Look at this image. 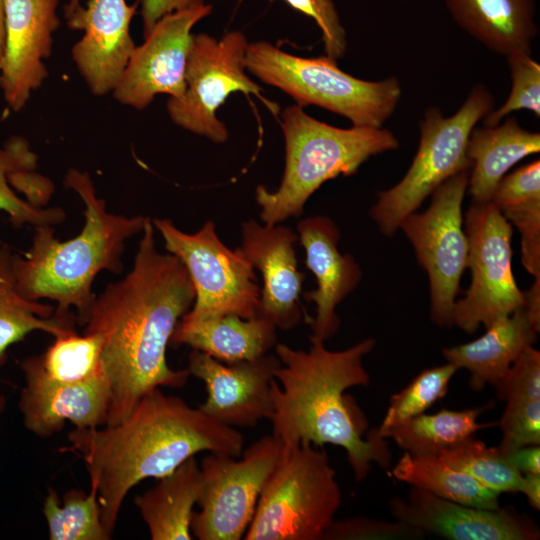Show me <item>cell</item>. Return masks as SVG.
Here are the masks:
<instances>
[{"label":"cell","mask_w":540,"mask_h":540,"mask_svg":"<svg viewBox=\"0 0 540 540\" xmlns=\"http://www.w3.org/2000/svg\"><path fill=\"white\" fill-rule=\"evenodd\" d=\"M25 387L19 398L24 426L39 437H49L69 420L75 428L106 425L110 383L103 371L81 382L58 383L24 373Z\"/></svg>","instance_id":"21"},{"label":"cell","mask_w":540,"mask_h":540,"mask_svg":"<svg viewBox=\"0 0 540 540\" xmlns=\"http://www.w3.org/2000/svg\"><path fill=\"white\" fill-rule=\"evenodd\" d=\"M494 387L500 401L540 400V352L527 347Z\"/></svg>","instance_id":"38"},{"label":"cell","mask_w":540,"mask_h":540,"mask_svg":"<svg viewBox=\"0 0 540 540\" xmlns=\"http://www.w3.org/2000/svg\"><path fill=\"white\" fill-rule=\"evenodd\" d=\"M80 5H81L80 0H67V3L65 5V7H64V14L73 11L74 9L79 7Z\"/></svg>","instance_id":"47"},{"label":"cell","mask_w":540,"mask_h":540,"mask_svg":"<svg viewBox=\"0 0 540 540\" xmlns=\"http://www.w3.org/2000/svg\"><path fill=\"white\" fill-rule=\"evenodd\" d=\"M390 475L411 487L459 504L483 509L500 507V493L449 466L439 456L411 455L405 452L391 469Z\"/></svg>","instance_id":"28"},{"label":"cell","mask_w":540,"mask_h":540,"mask_svg":"<svg viewBox=\"0 0 540 540\" xmlns=\"http://www.w3.org/2000/svg\"><path fill=\"white\" fill-rule=\"evenodd\" d=\"M524 307L526 308L535 329L540 331V278H534V283L524 292Z\"/></svg>","instance_id":"44"},{"label":"cell","mask_w":540,"mask_h":540,"mask_svg":"<svg viewBox=\"0 0 540 540\" xmlns=\"http://www.w3.org/2000/svg\"><path fill=\"white\" fill-rule=\"evenodd\" d=\"M469 250L467 268L471 284L465 296L455 301L452 325L474 333L488 327L524 305V292L512 271V228L491 201L473 203L464 217Z\"/></svg>","instance_id":"12"},{"label":"cell","mask_w":540,"mask_h":540,"mask_svg":"<svg viewBox=\"0 0 540 540\" xmlns=\"http://www.w3.org/2000/svg\"><path fill=\"white\" fill-rule=\"evenodd\" d=\"M43 515L48 525L50 540H107L101 510L94 487L86 493L71 489L60 504L55 490L49 489L43 502Z\"/></svg>","instance_id":"31"},{"label":"cell","mask_w":540,"mask_h":540,"mask_svg":"<svg viewBox=\"0 0 540 540\" xmlns=\"http://www.w3.org/2000/svg\"><path fill=\"white\" fill-rule=\"evenodd\" d=\"M36 166L37 156L25 139L13 137L4 146L0 145V210L8 215L15 227L25 224L53 226L63 222L66 217L59 207L43 208L20 198L11 186L13 174L35 170Z\"/></svg>","instance_id":"32"},{"label":"cell","mask_w":540,"mask_h":540,"mask_svg":"<svg viewBox=\"0 0 540 540\" xmlns=\"http://www.w3.org/2000/svg\"><path fill=\"white\" fill-rule=\"evenodd\" d=\"M138 7L126 0H88L64 14L70 29L83 32L71 57L95 96L112 94L129 62L136 47L130 24Z\"/></svg>","instance_id":"17"},{"label":"cell","mask_w":540,"mask_h":540,"mask_svg":"<svg viewBox=\"0 0 540 540\" xmlns=\"http://www.w3.org/2000/svg\"><path fill=\"white\" fill-rule=\"evenodd\" d=\"M213 11L210 4L163 16L144 42L136 46L112 92L122 105L148 107L156 95L178 98L186 89V67L193 39L192 28Z\"/></svg>","instance_id":"14"},{"label":"cell","mask_w":540,"mask_h":540,"mask_svg":"<svg viewBox=\"0 0 540 540\" xmlns=\"http://www.w3.org/2000/svg\"><path fill=\"white\" fill-rule=\"evenodd\" d=\"M487 408L489 404L461 411L442 409L377 431L384 438H392L411 455L437 456L442 450L473 436L479 429L497 425V422H477L478 416Z\"/></svg>","instance_id":"29"},{"label":"cell","mask_w":540,"mask_h":540,"mask_svg":"<svg viewBox=\"0 0 540 540\" xmlns=\"http://www.w3.org/2000/svg\"><path fill=\"white\" fill-rule=\"evenodd\" d=\"M392 517L450 540H537L540 530L512 507L483 509L459 504L412 487L406 497L389 500Z\"/></svg>","instance_id":"18"},{"label":"cell","mask_w":540,"mask_h":540,"mask_svg":"<svg viewBox=\"0 0 540 540\" xmlns=\"http://www.w3.org/2000/svg\"><path fill=\"white\" fill-rule=\"evenodd\" d=\"M539 332L523 306L493 321L486 332L469 343L443 349L447 362L469 372V386L481 391L495 386L518 356L537 340Z\"/></svg>","instance_id":"23"},{"label":"cell","mask_w":540,"mask_h":540,"mask_svg":"<svg viewBox=\"0 0 540 540\" xmlns=\"http://www.w3.org/2000/svg\"><path fill=\"white\" fill-rule=\"evenodd\" d=\"M494 109V98L483 84H475L456 113L444 116L436 106L425 109L419 123L416 155L393 187L380 191L370 211L386 235H393L401 222L452 176L469 170L467 143L476 124Z\"/></svg>","instance_id":"8"},{"label":"cell","mask_w":540,"mask_h":540,"mask_svg":"<svg viewBox=\"0 0 540 540\" xmlns=\"http://www.w3.org/2000/svg\"><path fill=\"white\" fill-rule=\"evenodd\" d=\"M248 44L238 30L227 32L219 40L206 33L193 34L185 92L178 98H169L166 104L168 115L177 126L215 143H224L228 130L216 112L230 94H253L267 104L261 87L245 72Z\"/></svg>","instance_id":"10"},{"label":"cell","mask_w":540,"mask_h":540,"mask_svg":"<svg viewBox=\"0 0 540 540\" xmlns=\"http://www.w3.org/2000/svg\"><path fill=\"white\" fill-rule=\"evenodd\" d=\"M282 442L266 435L241 458L211 453L201 461L203 488L191 532L199 540H240L253 518L260 494L280 457Z\"/></svg>","instance_id":"11"},{"label":"cell","mask_w":540,"mask_h":540,"mask_svg":"<svg viewBox=\"0 0 540 540\" xmlns=\"http://www.w3.org/2000/svg\"><path fill=\"white\" fill-rule=\"evenodd\" d=\"M143 37L147 36L155 24L166 14L197 8L205 5L204 0H139Z\"/></svg>","instance_id":"42"},{"label":"cell","mask_w":540,"mask_h":540,"mask_svg":"<svg viewBox=\"0 0 540 540\" xmlns=\"http://www.w3.org/2000/svg\"><path fill=\"white\" fill-rule=\"evenodd\" d=\"M340 505L326 452L309 442L282 444L244 539L322 540Z\"/></svg>","instance_id":"7"},{"label":"cell","mask_w":540,"mask_h":540,"mask_svg":"<svg viewBox=\"0 0 540 540\" xmlns=\"http://www.w3.org/2000/svg\"><path fill=\"white\" fill-rule=\"evenodd\" d=\"M540 200V161L534 160L504 175L497 184L491 202L499 210Z\"/></svg>","instance_id":"41"},{"label":"cell","mask_w":540,"mask_h":540,"mask_svg":"<svg viewBox=\"0 0 540 540\" xmlns=\"http://www.w3.org/2000/svg\"><path fill=\"white\" fill-rule=\"evenodd\" d=\"M5 2L6 0H0V67L3 58L5 40Z\"/></svg>","instance_id":"46"},{"label":"cell","mask_w":540,"mask_h":540,"mask_svg":"<svg viewBox=\"0 0 540 540\" xmlns=\"http://www.w3.org/2000/svg\"><path fill=\"white\" fill-rule=\"evenodd\" d=\"M64 184L77 193L85 206L82 230L74 238L59 241L52 226H35L28 252L13 256V271L23 297L52 300L57 314L75 309L77 322L85 325L96 297L92 291L94 279L104 270L122 271L125 242L142 232L148 217L108 212L87 172L68 170Z\"/></svg>","instance_id":"4"},{"label":"cell","mask_w":540,"mask_h":540,"mask_svg":"<svg viewBox=\"0 0 540 540\" xmlns=\"http://www.w3.org/2000/svg\"><path fill=\"white\" fill-rule=\"evenodd\" d=\"M59 0H6L0 90L13 112L21 111L48 78Z\"/></svg>","instance_id":"15"},{"label":"cell","mask_w":540,"mask_h":540,"mask_svg":"<svg viewBox=\"0 0 540 540\" xmlns=\"http://www.w3.org/2000/svg\"><path fill=\"white\" fill-rule=\"evenodd\" d=\"M497 425L502 432V439L497 447L504 456L524 446L539 445L540 400L506 402Z\"/></svg>","instance_id":"36"},{"label":"cell","mask_w":540,"mask_h":540,"mask_svg":"<svg viewBox=\"0 0 540 540\" xmlns=\"http://www.w3.org/2000/svg\"><path fill=\"white\" fill-rule=\"evenodd\" d=\"M281 366L276 355L223 363L192 349L188 356L190 375L202 380L207 398L199 408L229 427H254L273 413L271 385Z\"/></svg>","instance_id":"16"},{"label":"cell","mask_w":540,"mask_h":540,"mask_svg":"<svg viewBox=\"0 0 540 540\" xmlns=\"http://www.w3.org/2000/svg\"><path fill=\"white\" fill-rule=\"evenodd\" d=\"M14 253L0 241V362L12 344L33 331H44L52 336L74 327L77 322L72 312L57 314L55 307L23 297L17 287L13 271ZM5 398L0 395V413Z\"/></svg>","instance_id":"27"},{"label":"cell","mask_w":540,"mask_h":540,"mask_svg":"<svg viewBox=\"0 0 540 540\" xmlns=\"http://www.w3.org/2000/svg\"><path fill=\"white\" fill-rule=\"evenodd\" d=\"M511 76V90L497 109H492L483 118L487 127L496 126L512 112L529 110L540 117V65L525 52H514L505 56Z\"/></svg>","instance_id":"35"},{"label":"cell","mask_w":540,"mask_h":540,"mask_svg":"<svg viewBox=\"0 0 540 540\" xmlns=\"http://www.w3.org/2000/svg\"><path fill=\"white\" fill-rule=\"evenodd\" d=\"M276 326L257 314L244 319L234 314L192 318L183 315L170 339L223 363L253 360L268 354L277 343Z\"/></svg>","instance_id":"22"},{"label":"cell","mask_w":540,"mask_h":540,"mask_svg":"<svg viewBox=\"0 0 540 540\" xmlns=\"http://www.w3.org/2000/svg\"><path fill=\"white\" fill-rule=\"evenodd\" d=\"M468 35L494 53L531 54L538 35L536 0H444Z\"/></svg>","instance_id":"24"},{"label":"cell","mask_w":540,"mask_h":540,"mask_svg":"<svg viewBox=\"0 0 540 540\" xmlns=\"http://www.w3.org/2000/svg\"><path fill=\"white\" fill-rule=\"evenodd\" d=\"M292 9L312 18L321 30L326 57L337 62L347 49V37L332 0H284Z\"/></svg>","instance_id":"39"},{"label":"cell","mask_w":540,"mask_h":540,"mask_svg":"<svg viewBox=\"0 0 540 540\" xmlns=\"http://www.w3.org/2000/svg\"><path fill=\"white\" fill-rule=\"evenodd\" d=\"M246 70L291 96L301 107L316 105L347 118L353 126L381 128L401 96L399 80L356 78L328 57L289 54L266 41L249 43Z\"/></svg>","instance_id":"6"},{"label":"cell","mask_w":540,"mask_h":540,"mask_svg":"<svg viewBox=\"0 0 540 540\" xmlns=\"http://www.w3.org/2000/svg\"><path fill=\"white\" fill-rule=\"evenodd\" d=\"M194 300L187 269L174 254L157 250L154 226L147 218L133 267L96 295L84 325L83 332L102 337L111 391L106 425L122 421L156 388L186 384L188 369H172L166 349Z\"/></svg>","instance_id":"1"},{"label":"cell","mask_w":540,"mask_h":540,"mask_svg":"<svg viewBox=\"0 0 540 540\" xmlns=\"http://www.w3.org/2000/svg\"><path fill=\"white\" fill-rule=\"evenodd\" d=\"M458 368L447 362L420 372L404 389L390 398L389 407L378 431L423 414L443 398Z\"/></svg>","instance_id":"34"},{"label":"cell","mask_w":540,"mask_h":540,"mask_svg":"<svg viewBox=\"0 0 540 540\" xmlns=\"http://www.w3.org/2000/svg\"><path fill=\"white\" fill-rule=\"evenodd\" d=\"M425 533L400 521L357 516L333 520L322 540L419 539Z\"/></svg>","instance_id":"37"},{"label":"cell","mask_w":540,"mask_h":540,"mask_svg":"<svg viewBox=\"0 0 540 540\" xmlns=\"http://www.w3.org/2000/svg\"><path fill=\"white\" fill-rule=\"evenodd\" d=\"M285 167L279 187L259 185L255 199L265 225L274 226L303 214L310 196L326 181L355 174L371 156L399 148L388 129L352 126L338 128L291 105L281 113Z\"/></svg>","instance_id":"5"},{"label":"cell","mask_w":540,"mask_h":540,"mask_svg":"<svg viewBox=\"0 0 540 540\" xmlns=\"http://www.w3.org/2000/svg\"><path fill=\"white\" fill-rule=\"evenodd\" d=\"M310 342L307 351L275 345L281 366L271 385L272 435L285 445L309 442L344 448L355 480L361 482L372 462L386 468L391 456L386 438L377 430L363 439L367 424L354 401L344 394L348 388L369 384L363 358L376 341L367 338L341 351L326 349L320 340Z\"/></svg>","instance_id":"3"},{"label":"cell","mask_w":540,"mask_h":540,"mask_svg":"<svg viewBox=\"0 0 540 540\" xmlns=\"http://www.w3.org/2000/svg\"><path fill=\"white\" fill-rule=\"evenodd\" d=\"M437 456L493 491L521 490L523 475L508 462L498 447H488L473 436L442 450Z\"/></svg>","instance_id":"33"},{"label":"cell","mask_w":540,"mask_h":540,"mask_svg":"<svg viewBox=\"0 0 540 540\" xmlns=\"http://www.w3.org/2000/svg\"><path fill=\"white\" fill-rule=\"evenodd\" d=\"M539 151L540 133L524 129L512 116L505 117L504 122L496 126L474 127L467 143L472 167L467 189L472 202H490L507 171Z\"/></svg>","instance_id":"25"},{"label":"cell","mask_w":540,"mask_h":540,"mask_svg":"<svg viewBox=\"0 0 540 540\" xmlns=\"http://www.w3.org/2000/svg\"><path fill=\"white\" fill-rule=\"evenodd\" d=\"M68 440L70 445L63 450L84 461L109 538L122 503L136 484L172 473L201 451L240 457L244 446L235 428L159 388L145 395L119 423L75 428Z\"/></svg>","instance_id":"2"},{"label":"cell","mask_w":540,"mask_h":540,"mask_svg":"<svg viewBox=\"0 0 540 540\" xmlns=\"http://www.w3.org/2000/svg\"><path fill=\"white\" fill-rule=\"evenodd\" d=\"M523 493L530 506L535 510L540 509V474L523 475V483L520 490Z\"/></svg>","instance_id":"45"},{"label":"cell","mask_w":540,"mask_h":540,"mask_svg":"<svg viewBox=\"0 0 540 540\" xmlns=\"http://www.w3.org/2000/svg\"><path fill=\"white\" fill-rule=\"evenodd\" d=\"M134 502L152 540H191L193 507L203 488V475L195 457L158 479Z\"/></svg>","instance_id":"26"},{"label":"cell","mask_w":540,"mask_h":540,"mask_svg":"<svg viewBox=\"0 0 540 540\" xmlns=\"http://www.w3.org/2000/svg\"><path fill=\"white\" fill-rule=\"evenodd\" d=\"M469 170L442 183L431 195L423 213H411L400 224L412 244L418 263L427 271L430 284V315L441 327H451L459 284L467 268L468 238L462 203Z\"/></svg>","instance_id":"13"},{"label":"cell","mask_w":540,"mask_h":540,"mask_svg":"<svg viewBox=\"0 0 540 540\" xmlns=\"http://www.w3.org/2000/svg\"><path fill=\"white\" fill-rule=\"evenodd\" d=\"M297 232L306 266L317 281V288L304 294L305 300L316 305L315 317H307L312 331L309 338L325 342L340 325L337 305L358 286L362 272L350 254L339 252L340 232L329 217H307L298 223Z\"/></svg>","instance_id":"20"},{"label":"cell","mask_w":540,"mask_h":540,"mask_svg":"<svg viewBox=\"0 0 540 540\" xmlns=\"http://www.w3.org/2000/svg\"><path fill=\"white\" fill-rule=\"evenodd\" d=\"M508 462L522 475L540 474V447L528 445L506 455Z\"/></svg>","instance_id":"43"},{"label":"cell","mask_w":540,"mask_h":540,"mask_svg":"<svg viewBox=\"0 0 540 540\" xmlns=\"http://www.w3.org/2000/svg\"><path fill=\"white\" fill-rule=\"evenodd\" d=\"M54 341L40 355L23 359L20 368L46 380L75 383L91 379L103 371L102 337L97 333L78 334L74 327L53 336Z\"/></svg>","instance_id":"30"},{"label":"cell","mask_w":540,"mask_h":540,"mask_svg":"<svg viewBox=\"0 0 540 540\" xmlns=\"http://www.w3.org/2000/svg\"><path fill=\"white\" fill-rule=\"evenodd\" d=\"M500 211L520 232L524 267L534 278H540V200Z\"/></svg>","instance_id":"40"},{"label":"cell","mask_w":540,"mask_h":540,"mask_svg":"<svg viewBox=\"0 0 540 540\" xmlns=\"http://www.w3.org/2000/svg\"><path fill=\"white\" fill-rule=\"evenodd\" d=\"M298 239L286 226L242 223L239 250L263 278L258 314L281 330L293 329L302 317L298 298L305 275L297 268Z\"/></svg>","instance_id":"19"},{"label":"cell","mask_w":540,"mask_h":540,"mask_svg":"<svg viewBox=\"0 0 540 540\" xmlns=\"http://www.w3.org/2000/svg\"><path fill=\"white\" fill-rule=\"evenodd\" d=\"M167 252L184 264L195 289L185 314L192 318L234 314L249 319L258 314L261 289L253 266L239 248H227L207 221L195 233L179 230L168 219H154Z\"/></svg>","instance_id":"9"}]
</instances>
